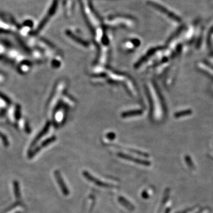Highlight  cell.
Wrapping results in <instances>:
<instances>
[{
	"label": "cell",
	"mask_w": 213,
	"mask_h": 213,
	"mask_svg": "<svg viewBox=\"0 0 213 213\" xmlns=\"http://www.w3.org/2000/svg\"><path fill=\"white\" fill-rule=\"evenodd\" d=\"M191 114H192V111L191 110H185L180 111L175 113L174 116L175 118H180V117H183L190 115Z\"/></svg>",
	"instance_id": "1"
},
{
	"label": "cell",
	"mask_w": 213,
	"mask_h": 213,
	"mask_svg": "<svg viewBox=\"0 0 213 213\" xmlns=\"http://www.w3.org/2000/svg\"><path fill=\"white\" fill-rule=\"evenodd\" d=\"M0 98L2 99L4 101H5L8 104H10L11 103V101H10V100L9 99L7 96H5L4 94H2L1 92H0Z\"/></svg>",
	"instance_id": "2"
},
{
	"label": "cell",
	"mask_w": 213,
	"mask_h": 213,
	"mask_svg": "<svg viewBox=\"0 0 213 213\" xmlns=\"http://www.w3.org/2000/svg\"><path fill=\"white\" fill-rule=\"evenodd\" d=\"M16 114H15V117H16V118L17 120H18L20 119V107H17L16 108Z\"/></svg>",
	"instance_id": "3"
}]
</instances>
